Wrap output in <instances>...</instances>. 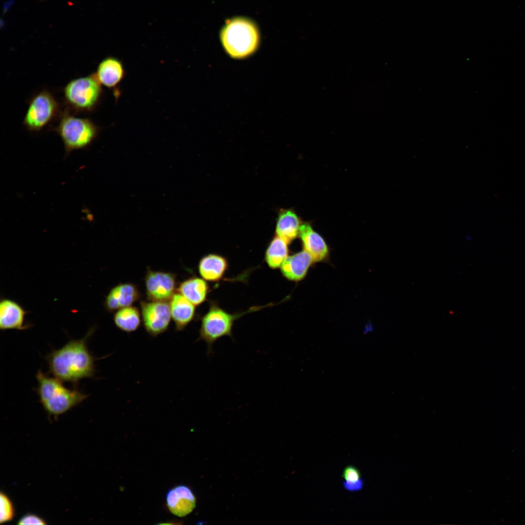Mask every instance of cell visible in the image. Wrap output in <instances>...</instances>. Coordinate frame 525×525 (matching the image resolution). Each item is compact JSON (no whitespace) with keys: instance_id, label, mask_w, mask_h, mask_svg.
I'll return each mask as SVG.
<instances>
[{"instance_id":"26","label":"cell","mask_w":525,"mask_h":525,"mask_svg":"<svg viewBox=\"0 0 525 525\" xmlns=\"http://www.w3.org/2000/svg\"><path fill=\"white\" fill-rule=\"evenodd\" d=\"M183 522L179 520H171L164 523H158L159 525H176V524H182Z\"/></svg>"},{"instance_id":"19","label":"cell","mask_w":525,"mask_h":525,"mask_svg":"<svg viewBox=\"0 0 525 525\" xmlns=\"http://www.w3.org/2000/svg\"><path fill=\"white\" fill-rule=\"evenodd\" d=\"M176 290L194 305L198 306L207 300L210 287L202 278L194 276L181 282Z\"/></svg>"},{"instance_id":"3","label":"cell","mask_w":525,"mask_h":525,"mask_svg":"<svg viewBox=\"0 0 525 525\" xmlns=\"http://www.w3.org/2000/svg\"><path fill=\"white\" fill-rule=\"evenodd\" d=\"M221 38L226 52L231 57L242 58L253 52L259 43L255 25L244 18L229 20L223 28Z\"/></svg>"},{"instance_id":"11","label":"cell","mask_w":525,"mask_h":525,"mask_svg":"<svg viewBox=\"0 0 525 525\" xmlns=\"http://www.w3.org/2000/svg\"><path fill=\"white\" fill-rule=\"evenodd\" d=\"M167 508L173 514L184 517L192 511L196 506V497L191 489L179 485L169 490L166 496Z\"/></svg>"},{"instance_id":"1","label":"cell","mask_w":525,"mask_h":525,"mask_svg":"<svg viewBox=\"0 0 525 525\" xmlns=\"http://www.w3.org/2000/svg\"><path fill=\"white\" fill-rule=\"evenodd\" d=\"M94 330L91 328L83 338L71 340L47 355L49 371L54 377L75 386L81 380L94 376L95 359L87 342Z\"/></svg>"},{"instance_id":"7","label":"cell","mask_w":525,"mask_h":525,"mask_svg":"<svg viewBox=\"0 0 525 525\" xmlns=\"http://www.w3.org/2000/svg\"><path fill=\"white\" fill-rule=\"evenodd\" d=\"M59 111V105L53 96L46 90H42L30 100L23 125L29 131H40L54 118Z\"/></svg>"},{"instance_id":"16","label":"cell","mask_w":525,"mask_h":525,"mask_svg":"<svg viewBox=\"0 0 525 525\" xmlns=\"http://www.w3.org/2000/svg\"><path fill=\"white\" fill-rule=\"evenodd\" d=\"M171 317L176 331H182L194 319L195 307L182 295L175 293L169 300Z\"/></svg>"},{"instance_id":"20","label":"cell","mask_w":525,"mask_h":525,"mask_svg":"<svg viewBox=\"0 0 525 525\" xmlns=\"http://www.w3.org/2000/svg\"><path fill=\"white\" fill-rule=\"evenodd\" d=\"M289 244L280 237L275 236L269 242L265 252L264 260L269 268L276 269L289 256Z\"/></svg>"},{"instance_id":"9","label":"cell","mask_w":525,"mask_h":525,"mask_svg":"<svg viewBox=\"0 0 525 525\" xmlns=\"http://www.w3.org/2000/svg\"><path fill=\"white\" fill-rule=\"evenodd\" d=\"M176 277L171 272L148 269L144 277L146 297L148 300L167 301L177 290Z\"/></svg>"},{"instance_id":"22","label":"cell","mask_w":525,"mask_h":525,"mask_svg":"<svg viewBox=\"0 0 525 525\" xmlns=\"http://www.w3.org/2000/svg\"><path fill=\"white\" fill-rule=\"evenodd\" d=\"M0 523L11 521L15 516V509L10 497L4 492L0 493Z\"/></svg>"},{"instance_id":"4","label":"cell","mask_w":525,"mask_h":525,"mask_svg":"<svg viewBox=\"0 0 525 525\" xmlns=\"http://www.w3.org/2000/svg\"><path fill=\"white\" fill-rule=\"evenodd\" d=\"M260 307L240 313L231 314L221 308L216 303H210L207 312L201 318L197 340H202L207 345V354L213 353V344L220 338L228 336L233 338L232 328L235 321L247 313L256 311Z\"/></svg>"},{"instance_id":"12","label":"cell","mask_w":525,"mask_h":525,"mask_svg":"<svg viewBox=\"0 0 525 525\" xmlns=\"http://www.w3.org/2000/svg\"><path fill=\"white\" fill-rule=\"evenodd\" d=\"M140 297V292L135 284L120 283L109 292L105 297V307L106 311L112 312L131 306Z\"/></svg>"},{"instance_id":"14","label":"cell","mask_w":525,"mask_h":525,"mask_svg":"<svg viewBox=\"0 0 525 525\" xmlns=\"http://www.w3.org/2000/svg\"><path fill=\"white\" fill-rule=\"evenodd\" d=\"M27 312L17 302L3 298L0 302V329L1 330H24L29 325L24 324Z\"/></svg>"},{"instance_id":"25","label":"cell","mask_w":525,"mask_h":525,"mask_svg":"<svg viewBox=\"0 0 525 525\" xmlns=\"http://www.w3.org/2000/svg\"><path fill=\"white\" fill-rule=\"evenodd\" d=\"M344 488L350 491H356L362 489L364 486V482L360 479L355 482H348L345 481L343 483Z\"/></svg>"},{"instance_id":"8","label":"cell","mask_w":525,"mask_h":525,"mask_svg":"<svg viewBox=\"0 0 525 525\" xmlns=\"http://www.w3.org/2000/svg\"><path fill=\"white\" fill-rule=\"evenodd\" d=\"M140 306L144 327L150 336L157 337L168 329L172 317L169 302L141 301Z\"/></svg>"},{"instance_id":"13","label":"cell","mask_w":525,"mask_h":525,"mask_svg":"<svg viewBox=\"0 0 525 525\" xmlns=\"http://www.w3.org/2000/svg\"><path fill=\"white\" fill-rule=\"evenodd\" d=\"M299 236L303 250L312 257L314 262L325 260L329 256V249L323 238L307 223L302 224Z\"/></svg>"},{"instance_id":"24","label":"cell","mask_w":525,"mask_h":525,"mask_svg":"<svg viewBox=\"0 0 525 525\" xmlns=\"http://www.w3.org/2000/svg\"><path fill=\"white\" fill-rule=\"evenodd\" d=\"M342 477L346 481L355 482L361 479V473L354 466H348L344 469Z\"/></svg>"},{"instance_id":"5","label":"cell","mask_w":525,"mask_h":525,"mask_svg":"<svg viewBox=\"0 0 525 525\" xmlns=\"http://www.w3.org/2000/svg\"><path fill=\"white\" fill-rule=\"evenodd\" d=\"M64 144L65 156L88 147L97 137L100 128L91 120L64 112L55 128Z\"/></svg>"},{"instance_id":"21","label":"cell","mask_w":525,"mask_h":525,"mask_svg":"<svg viewBox=\"0 0 525 525\" xmlns=\"http://www.w3.org/2000/svg\"><path fill=\"white\" fill-rule=\"evenodd\" d=\"M141 315L137 307L130 306L116 311L113 321L118 329L130 333L137 330L140 326Z\"/></svg>"},{"instance_id":"23","label":"cell","mask_w":525,"mask_h":525,"mask_svg":"<svg viewBox=\"0 0 525 525\" xmlns=\"http://www.w3.org/2000/svg\"><path fill=\"white\" fill-rule=\"evenodd\" d=\"M17 524L19 525H46V521L41 517L31 513H28L23 515L18 521Z\"/></svg>"},{"instance_id":"17","label":"cell","mask_w":525,"mask_h":525,"mask_svg":"<svg viewBox=\"0 0 525 525\" xmlns=\"http://www.w3.org/2000/svg\"><path fill=\"white\" fill-rule=\"evenodd\" d=\"M228 262L224 256L215 253L204 256L199 261L198 270L201 278L210 282L220 281L228 268Z\"/></svg>"},{"instance_id":"18","label":"cell","mask_w":525,"mask_h":525,"mask_svg":"<svg viewBox=\"0 0 525 525\" xmlns=\"http://www.w3.org/2000/svg\"><path fill=\"white\" fill-rule=\"evenodd\" d=\"M301 225L300 218L294 210H280L277 219L276 235L289 244L299 236Z\"/></svg>"},{"instance_id":"2","label":"cell","mask_w":525,"mask_h":525,"mask_svg":"<svg viewBox=\"0 0 525 525\" xmlns=\"http://www.w3.org/2000/svg\"><path fill=\"white\" fill-rule=\"evenodd\" d=\"M36 378L39 401L51 416L57 417L83 402L88 395L77 388L66 387L63 382L38 370Z\"/></svg>"},{"instance_id":"6","label":"cell","mask_w":525,"mask_h":525,"mask_svg":"<svg viewBox=\"0 0 525 525\" xmlns=\"http://www.w3.org/2000/svg\"><path fill=\"white\" fill-rule=\"evenodd\" d=\"M67 104L79 111H91L96 108L103 94L102 85L94 73L70 81L64 88Z\"/></svg>"},{"instance_id":"10","label":"cell","mask_w":525,"mask_h":525,"mask_svg":"<svg viewBox=\"0 0 525 525\" xmlns=\"http://www.w3.org/2000/svg\"><path fill=\"white\" fill-rule=\"evenodd\" d=\"M94 73L101 85L112 90L117 99L121 93L120 86L126 75L123 62L117 57L107 56L99 63Z\"/></svg>"},{"instance_id":"15","label":"cell","mask_w":525,"mask_h":525,"mask_svg":"<svg viewBox=\"0 0 525 525\" xmlns=\"http://www.w3.org/2000/svg\"><path fill=\"white\" fill-rule=\"evenodd\" d=\"M314 262L311 256L307 251H301L289 255L281 264L280 269L282 275L288 280L298 281L302 280Z\"/></svg>"}]
</instances>
